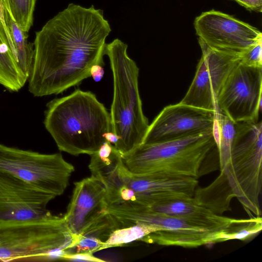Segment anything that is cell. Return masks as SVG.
<instances>
[{"instance_id": "1", "label": "cell", "mask_w": 262, "mask_h": 262, "mask_svg": "<svg viewBox=\"0 0 262 262\" xmlns=\"http://www.w3.org/2000/svg\"><path fill=\"white\" fill-rule=\"evenodd\" d=\"M111 32L102 10L69 4L36 33L30 93L35 97L58 94L91 77L93 66L104 65Z\"/></svg>"}, {"instance_id": "2", "label": "cell", "mask_w": 262, "mask_h": 262, "mask_svg": "<svg viewBox=\"0 0 262 262\" xmlns=\"http://www.w3.org/2000/svg\"><path fill=\"white\" fill-rule=\"evenodd\" d=\"M43 123L58 149L76 156L98 151L111 131L104 105L94 93L79 89L48 102Z\"/></svg>"}, {"instance_id": "3", "label": "cell", "mask_w": 262, "mask_h": 262, "mask_svg": "<svg viewBox=\"0 0 262 262\" xmlns=\"http://www.w3.org/2000/svg\"><path fill=\"white\" fill-rule=\"evenodd\" d=\"M127 47L116 38L106 43L105 51L113 77L114 94L110 113L111 131L119 138L114 146L122 155L142 144L149 125L143 113L139 93V69L128 55Z\"/></svg>"}, {"instance_id": "4", "label": "cell", "mask_w": 262, "mask_h": 262, "mask_svg": "<svg viewBox=\"0 0 262 262\" xmlns=\"http://www.w3.org/2000/svg\"><path fill=\"white\" fill-rule=\"evenodd\" d=\"M216 147L214 132L152 144H141L122 155L134 174L155 173L198 180L209 171L206 160Z\"/></svg>"}, {"instance_id": "5", "label": "cell", "mask_w": 262, "mask_h": 262, "mask_svg": "<svg viewBox=\"0 0 262 262\" xmlns=\"http://www.w3.org/2000/svg\"><path fill=\"white\" fill-rule=\"evenodd\" d=\"M261 121L235 122L230 157L221 172L250 217L261 216Z\"/></svg>"}, {"instance_id": "6", "label": "cell", "mask_w": 262, "mask_h": 262, "mask_svg": "<svg viewBox=\"0 0 262 262\" xmlns=\"http://www.w3.org/2000/svg\"><path fill=\"white\" fill-rule=\"evenodd\" d=\"M113 214L122 227L144 224L160 228L140 241L165 246L196 248L214 244L217 233L227 225L188 217H178L155 211L135 201L116 207Z\"/></svg>"}, {"instance_id": "7", "label": "cell", "mask_w": 262, "mask_h": 262, "mask_svg": "<svg viewBox=\"0 0 262 262\" xmlns=\"http://www.w3.org/2000/svg\"><path fill=\"white\" fill-rule=\"evenodd\" d=\"M75 237L63 216L0 224V261L48 260L56 249L68 251Z\"/></svg>"}, {"instance_id": "8", "label": "cell", "mask_w": 262, "mask_h": 262, "mask_svg": "<svg viewBox=\"0 0 262 262\" xmlns=\"http://www.w3.org/2000/svg\"><path fill=\"white\" fill-rule=\"evenodd\" d=\"M0 170L57 196L67 188L74 167L60 153L41 154L0 143Z\"/></svg>"}, {"instance_id": "9", "label": "cell", "mask_w": 262, "mask_h": 262, "mask_svg": "<svg viewBox=\"0 0 262 262\" xmlns=\"http://www.w3.org/2000/svg\"><path fill=\"white\" fill-rule=\"evenodd\" d=\"M108 205L103 185L94 177L74 183L71 201L63 216L74 236L88 235L104 242L119 228L108 211Z\"/></svg>"}, {"instance_id": "10", "label": "cell", "mask_w": 262, "mask_h": 262, "mask_svg": "<svg viewBox=\"0 0 262 262\" xmlns=\"http://www.w3.org/2000/svg\"><path fill=\"white\" fill-rule=\"evenodd\" d=\"M262 67L240 61L225 81L216 100L219 111L234 122L259 120L261 106Z\"/></svg>"}, {"instance_id": "11", "label": "cell", "mask_w": 262, "mask_h": 262, "mask_svg": "<svg viewBox=\"0 0 262 262\" xmlns=\"http://www.w3.org/2000/svg\"><path fill=\"white\" fill-rule=\"evenodd\" d=\"M199 39L209 48L228 54L240 56L262 41L256 28L222 12L211 10L202 13L194 21Z\"/></svg>"}, {"instance_id": "12", "label": "cell", "mask_w": 262, "mask_h": 262, "mask_svg": "<svg viewBox=\"0 0 262 262\" xmlns=\"http://www.w3.org/2000/svg\"><path fill=\"white\" fill-rule=\"evenodd\" d=\"M202 54L193 79L180 102L191 106L216 110V100L229 75L240 61V56L214 50L199 39Z\"/></svg>"}, {"instance_id": "13", "label": "cell", "mask_w": 262, "mask_h": 262, "mask_svg": "<svg viewBox=\"0 0 262 262\" xmlns=\"http://www.w3.org/2000/svg\"><path fill=\"white\" fill-rule=\"evenodd\" d=\"M215 111L179 102L165 107L149 127L142 144L171 141L214 131Z\"/></svg>"}, {"instance_id": "14", "label": "cell", "mask_w": 262, "mask_h": 262, "mask_svg": "<svg viewBox=\"0 0 262 262\" xmlns=\"http://www.w3.org/2000/svg\"><path fill=\"white\" fill-rule=\"evenodd\" d=\"M55 197L0 170V224L50 217L47 206Z\"/></svg>"}, {"instance_id": "15", "label": "cell", "mask_w": 262, "mask_h": 262, "mask_svg": "<svg viewBox=\"0 0 262 262\" xmlns=\"http://www.w3.org/2000/svg\"><path fill=\"white\" fill-rule=\"evenodd\" d=\"M134 201L166 214L227 224L231 218L218 215L199 204L193 195L179 191H163L137 195Z\"/></svg>"}, {"instance_id": "16", "label": "cell", "mask_w": 262, "mask_h": 262, "mask_svg": "<svg viewBox=\"0 0 262 262\" xmlns=\"http://www.w3.org/2000/svg\"><path fill=\"white\" fill-rule=\"evenodd\" d=\"M90 156L89 169L104 187L108 206L119 203L120 192L124 185L122 172L125 165L121 153L106 141Z\"/></svg>"}, {"instance_id": "17", "label": "cell", "mask_w": 262, "mask_h": 262, "mask_svg": "<svg viewBox=\"0 0 262 262\" xmlns=\"http://www.w3.org/2000/svg\"><path fill=\"white\" fill-rule=\"evenodd\" d=\"M122 179L124 185L135 192V196L163 191H179L193 195L198 184V180L193 178L155 173L134 174L126 167Z\"/></svg>"}, {"instance_id": "18", "label": "cell", "mask_w": 262, "mask_h": 262, "mask_svg": "<svg viewBox=\"0 0 262 262\" xmlns=\"http://www.w3.org/2000/svg\"><path fill=\"white\" fill-rule=\"evenodd\" d=\"M0 18L9 34L12 52L28 78L33 61V43L29 42L28 33L23 31L15 21L7 0H0Z\"/></svg>"}, {"instance_id": "19", "label": "cell", "mask_w": 262, "mask_h": 262, "mask_svg": "<svg viewBox=\"0 0 262 262\" xmlns=\"http://www.w3.org/2000/svg\"><path fill=\"white\" fill-rule=\"evenodd\" d=\"M27 81L12 52L9 34L0 18V84L10 92H16Z\"/></svg>"}, {"instance_id": "20", "label": "cell", "mask_w": 262, "mask_h": 262, "mask_svg": "<svg viewBox=\"0 0 262 262\" xmlns=\"http://www.w3.org/2000/svg\"><path fill=\"white\" fill-rule=\"evenodd\" d=\"M193 196L199 204L221 215L231 210L230 202L234 197L224 173L221 172L210 185L196 188Z\"/></svg>"}, {"instance_id": "21", "label": "cell", "mask_w": 262, "mask_h": 262, "mask_svg": "<svg viewBox=\"0 0 262 262\" xmlns=\"http://www.w3.org/2000/svg\"><path fill=\"white\" fill-rule=\"evenodd\" d=\"M235 131V122L222 112L216 111L214 132L220 171L229 160Z\"/></svg>"}, {"instance_id": "22", "label": "cell", "mask_w": 262, "mask_h": 262, "mask_svg": "<svg viewBox=\"0 0 262 262\" xmlns=\"http://www.w3.org/2000/svg\"><path fill=\"white\" fill-rule=\"evenodd\" d=\"M262 229L261 216L247 219H232L228 226L216 235L215 244L232 239L245 241L254 237Z\"/></svg>"}, {"instance_id": "23", "label": "cell", "mask_w": 262, "mask_h": 262, "mask_svg": "<svg viewBox=\"0 0 262 262\" xmlns=\"http://www.w3.org/2000/svg\"><path fill=\"white\" fill-rule=\"evenodd\" d=\"M161 230L157 227L144 224H137L115 229L111 232L98 251L107 248L118 247L140 241L147 235Z\"/></svg>"}, {"instance_id": "24", "label": "cell", "mask_w": 262, "mask_h": 262, "mask_svg": "<svg viewBox=\"0 0 262 262\" xmlns=\"http://www.w3.org/2000/svg\"><path fill=\"white\" fill-rule=\"evenodd\" d=\"M10 11L16 23L28 32L32 24L36 0H7Z\"/></svg>"}, {"instance_id": "25", "label": "cell", "mask_w": 262, "mask_h": 262, "mask_svg": "<svg viewBox=\"0 0 262 262\" xmlns=\"http://www.w3.org/2000/svg\"><path fill=\"white\" fill-rule=\"evenodd\" d=\"M103 242L99 238L88 235H80L75 237L74 242L68 251L70 253L73 249L75 252H88L94 253L98 251L99 248L102 245Z\"/></svg>"}, {"instance_id": "26", "label": "cell", "mask_w": 262, "mask_h": 262, "mask_svg": "<svg viewBox=\"0 0 262 262\" xmlns=\"http://www.w3.org/2000/svg\"><path fill=\"white\" fill-rule=\"evenodd\" d=\"M262 41L253 46L240 55V62L244 64L262 67Z\"/></svg>"}, {"instance_id": "27", "label": "cell", "mask_w": 262, "mask_h": 262, "mask_svg": "<svg viewBox=\"0 0 262 262\" xmlns=\"http://www.w3.org/2000/svg\"><path fill=\"white\" fill-rule=\"evenodd\" d=\"M62 260L94 262H102L104 261L103 259L94 256L93 253L88 252L68 253L65 255Z\"/></svg>"}, {"instance_id": "28", "label": "cell", "mask_w": 262, "mask_h": 262, "mask_svg": "<svg viewBox=\"0 0 262 262\" xmlns=\"http://www.w3.org/2000/svg\"><path fill=\"white\" fill-rule=\"evenodd\" d=\"M245 8L261 12L262 0H233Z\"/></svg>"}, {"instance_id": "29", "label": "cell", "mask_w": 262, "mask_h": 262, "mask_svg": "<svg viewBox=\"0 0 262 262\" xmlns=\"http://www.w3.org/2000/svg\"><path fill=\"white\" fill-rule=\"evenodd\" d=\"M104 74V70L102 66L95 64L90 69L91 77H92L93 79L96 82H98L102 79Z\"/></svg>"}, {"instance_id": "30", "label": "cell", "mask_w": 262, "mask_h": 262, "mask_svg": "<svg viewBox=\"0 0 262 262\" xmlns=\"http://www.w3.org/2000/svg\"><path fill=\"white\" fill-rule=\"evenodd\" d=\"M104 136L106 141L114 144V145L117 143L119 140L118 137L112 131L105 134Z\"/></svg>"}]
</instances>
